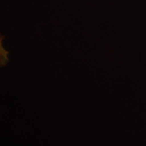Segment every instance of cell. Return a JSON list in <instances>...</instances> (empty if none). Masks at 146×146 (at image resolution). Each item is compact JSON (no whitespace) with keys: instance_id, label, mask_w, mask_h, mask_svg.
<instances>
[{"instance_id":"1","label":"cell","mask_w":146,"mask_h":146,"mask_svg":"<svg viewBox=\"0 0 146 146\" xmlns=\"http://www.w3.org/2000/svg\"><path fill=\"white\" fill-rule=\"evenodd\" d=\"M5 36L0 34V68L5 67L9 63V51L3 46Z\"/></svg>"}]
</instances>
